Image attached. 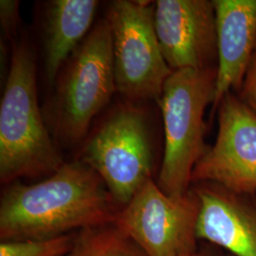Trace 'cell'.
<instances>
[{
	"instance_id": "30bf717a",
	"label": "cell",
	"mask_w": 256,
	"mask_h": 256,
	"mask_svg": "<svg viewBox=\"0 0 256 256\" xmlns=\"http://www.w3.org/2000/svg\"><path fill=\"white\" fill-rule=\"evenodd\" d=\"M200 202L198 236L232 256H256V194L192 184Z\"/></svg>"
},
{
	"instance_id": "e0dca14e",
	"label": "cell",
	"mask_w": 256,
	"mask_h": 256,
	"mask_svg": "<svg viewBox=\"0 0 256 256\" xmlns=\"http://www.w3.org/2000/svg\"><path fill=\"white\" fill-rule=\"evenodd\" d=\"M192 256H232L228 252L220 250V248H216V250H198V252H196Z\"/></svg>"
},
{
	"instance_id": "277c9868",
	"label": "cell",
	"mask_w": 256,
	"mask_h": 256,
	"mask_svg": "<svg viewBox=\"0 0 256 256\" xmlns=\"http://www.w3.org/2000/svg\"><path fill=\"white\" fill-rule=\"evenodd\" d=\"M46 122L56 144L74 146L116 90L112 39L102 19L66 61L55 82Z\"/></svg>"
},
{
	"instance_id": "9c48e42d",
	"label": "cell",
	"mask_w": 256,
	"mask_h": 256,
	"mask_svg": "<svg viewBox=\"0 0 256 256\" xmlns=\"http://www.w3.org/2000/svg\"><path fill=\"white\" fill-rule=\"evenodd\" d=\"M154 23L165 61L173 72L218 68L214 1L158 0Z\"/></svg>"
},
{
	"instance_id": "5bb4252c",
	"label": "cell",
	"mask_w": 256,
	"mask_h": 256,
	"mask_svg": "<svg viewBox=\"0 0 256 256\" xmlns=\"http://www.w3.org/2000/svg\"><path fill=\"white\" fill-rule=\"evenodd\" d=\"M74 240L66 234L48 239L1 241L0 256H66Z\"/></svg>"
},
{
	"instance_id": "5b68a950",
	"label": "cell",
	"mask_w": 256,
	"mask_h": 256,
	"mask_svg": "<svg viewBox=\"0 0 256 256\" xmlns=\"http://www.w3.org/2000/svg\"><path fill=\"white\" fill-rule=\"evenodd\" d=\"M144 110L124 104L86 138L81 160L96 172L120 208L152 178L153 142Z\"/></svg>"
},
{
	"instance_id": "52a82bcc",
	"label": "cell",
	"mask_w": 256,
	"mask_h": 256,
	"mask_svg": "<svg viewBox=\"0 0 256 256\" xmlns=\"http://www.w3.org/2000/svg\"><path fill=\"white\" fill-rule=\"evenodd\" d=\"M200 210L192 186L174 198L151 178L119 210L113 224L146 256H192L200 250Z\"/></svg>"
},
{
	"instance_id": "3957f363",
	"label": "cell",
	"mask_w": 256,
	"mask_h": 256,
	"mask_svg": "<svg viewBox=\"0 0 256 256\" xmlns=\"http://www.w3.org/2000/svg\"><path fill=\"white\" fill-rule=\"evenodd\" d=\"M216 75L218 68L173 72L158 99L164 149L156 184L171 196L189 192L194 168L209 149L204 115L214 101Z\"/></svg>"
},
{
	"instance_id": "8992f818",
	"label": "cell",
	"mask_w": 256,
	"mask_h": 256,
	"mask_svg": "<svg viewBox=\"0 0 256 256\" xmlns=\"http://www.w3.org/2000/svg\"><path fill=\"white\" fill-rule=\"evenodd\" d=\"M116 0L106 21L113 50L116 90L128 101H158L173 70L166 63L156 36L154 2Z\"/></svg>"
},
{
	"instance_id": "8fae6325",
	"label": "cell",
	"mask_w": 256,
	"mask_h": 256,
	"mask_svg": "<svg viewBox=\"0 0 256 256\" xmlns=\"http://www.w3.org/2000/svg\"><path fill=\"white\" fill-rule=\"evenodd\" d=\"M218 30V75L212 114L223 97L238 94L256 50V0H212Z\"/></svg>"
},
{
	"instance_id": "2e32d148",
	"label": "cell",
	"mask_w": 256,
	"mask_h": 256,
	"mask_svg": "<svg viewBox=\"0 0 256 256\" xmlns=\"http://www.w3.org/2000/svg\"><path fill=\"white\" fill-rule=\"evenodd\" d=\"M238 96L256 115V50L248 64Z\"/></svg>"
},
{
	"instance_id": "ba28073f",
	"label": "cell",
	"mask_w": 256,
	"mask_h": 256,
	"mask_svg": "<svg viewBox=\"0 0 256 256\" xmlns=\"http://www.w3.org/2000/svg\"><path fill=\"white\" fill-rule=\"evenodd\" d=\"M214 144L194 168L192 184L210 182L238 194H256V115L238 94L220 101Z\"/></svg>"
},
{
	"instance_id": "9a60e30c",
	"label": "cell",
	"mask_w": 256,
	"mask_h": 256,
	"mask_svg": "<svg viewBox=\"0 0 256 256\" xmlns=\"http://www.w3.org/2000/svg\"><path fill=\"white\" fill-rule=\"evenodd\" d=\"M0 18L1 25L5 32V36L12 42L16 38L18 24L19 21V2L16 0L0 1Z\"/></svg>"
},
{
	"instance_id": "7c38bea8",
	"label": "cell",
	"mask_w": 256,
	"mask_h": 256,
	"mask_svg": "<svg viewBox=\"0 0 256 256\" xmlns=\"http://www.w3.org/2000/svg\"><path fill=\"white\" fill-rule=\"evenodd\" d=\"M99 6L96 0H54L44 12L45 75L55 82L70 55L86 38Z\"/></svg>"
},
{
	"instance_id": "7a4b0ae2",
	"label": "cell",
	"mask_w": 256,
	"mask_h": 256,
	"mask_svg": "<svg viewBox=\"0 0 256 256\" xmlns=\"http://www.w3.org/2000/svg\"><path fill=\"white\" fill-rule=\"evenodd\" d=\"M64 164L39 108L34 52L26 36L12 42L0 104V180L52 174Z\"/></svg>"
},
{
	"instance_id": "4fadbf2b",
	"label": "cell",
	"mask_w": 256,
	"mask_h": 256,
	"mask_svg": "<svg viewBox=\"0 0 256 256\" xmlns=\"http://www.w3.org/2000/svg\"><path fill=\"white\" fill-rule=\"evenodd\" d=\"M66 256H146L114 224L80 230Z\"/></svg>"
},
{
	"instance_id": "6da1fadb",
	"label": "cell",
	"mask_w": 256,
	"mask_h": 256,
	"mask_svg": "<svg viewBox=\"0 0 256 256\" xmlns=\"http://www.w3.org/2000/svg\"><path fill=\"white\" fill-rule=\"evenodd\" d=\"M101 178L81 160L40 182L10 183L0 198V238L37 240L113 224L119 212Z\"/></svg>"
}]
</instances>
